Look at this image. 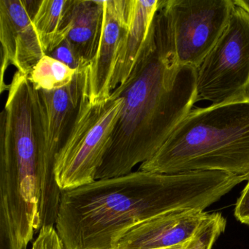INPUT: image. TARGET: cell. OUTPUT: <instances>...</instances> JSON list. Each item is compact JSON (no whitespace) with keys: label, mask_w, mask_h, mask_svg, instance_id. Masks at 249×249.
<instances>
[{"label":"cell","mask_w":249,"mask_h":249,"mask_svg":"<svg viewBox=\"0 0 249 249\" xmlns=\"http://www.w3.org/2000/svg\"><path fill=\"white\" fill-rule=\"evenodd\" d=\"M249 179L218 171H141L62 191L56 219L65 249H113L128 229L180 209L204 211Z\"/></svg>","instance_id":"cell-1"},{"label":"cell","mask_w":249,"mask_h":249,"mask_svg":"<svg viewBox=\"0 0 249 249\" xmlns=\"http://www.w3.org/2000/svg\"><path fill=\"white\" fill-rule=\"evenodd\" d=\"M197 68L179 65L165 12L159 8L151 33L126 82L124 100L96 180L132 173L151 159L197 102Z\"/></svg>","instance_id":"cell-2"},{"label":"cell","mask_w":249,"mask_h":249,"mask_svg":"<svg viewBox=\"0 0 249 249\" xmlns=\"http://www.w3.org/2000/svg\"><path fill=\"white\" fill-rule=\"evenodd\" d=\"M0 115V214L18 224L55 227L62 191L48 145L40 92L17 71Z\"/></svg>","instance_id":"cell-3"},{"label":"cell","mask_w":249,"mask_h":249,"mask_svg":"<svg viewBox=\"0 0 249 249\" xmlns=\"http://www.w3.org/2000/svg\"><path fill=\"white\" fill-rule=\"evenodd\" d=\"M139 170L249 175V97L192 109Z\"/></svg>","instance_id":"cell-4"},{"label":"cell","mask_w":249,"mask_h":249,"mask_svg":"<svg viewBox=\"0 0 249 249\" xmlns=\"http://www.w3.org/2000/svg\"><path fill=\"white\" fill-rule=\"evenodd\" d=\"M124 103L116 90L100 104H91L89 96L86 97L73 128L55 159V177L61 190L95 181Z\"/></svg>","instance_id":"cell-5"},{"label":"cell","mask_w":249,"mask_h":249,"mask_svg":"<svg viewBox=\"0 0 249 249\" xmlns=\"http://www.w3.org/2000/svg\"><path fill=\"white\" fill-rule=\"evenodd\" d=\"M196 89L213 105L249 97V14L240 7L198 68Z\"/></svg>","instance_id":"cell-6"},{"label":"cell","mask_w":249,"mask_h":249,"mask_svg":"<svg viewBox=\"0 0 249 249\" xmlns=\"http://www.w3.org/2000/svg\"><path fill=\"white\" fill-rule=\"evenodd\" d=\"M178 62L199 68L235 8L234 0H161Z\"/></svg>","instance_id":"cell-7"},{"label":"cell","mask_w":249,"mask_h":249,"mask_svg":"<svg viewBox=\"0 0 249 249\" xmlns=\"http://www.w3.org/2000/svg\"><path fill=\"white\" fill-rule=\"evenodd\" d=\"M40 1L0 0L1 93L8 89L4 74L10 65L29 75L46 55L33 23Z\"/></svg>","instance_id":"cell-8"},{"label":"cell","mask_w":249,"mask_h":249,"mask_svg":"<svg viewBox=\"0 0 249 249\" xmlns=\"http://www.w3.org/2000/svg\"><path fill=\"white\" fill-rule=\"evenodd\" d=\"M133 0H106L100 44L89 66L90 103L100 104L111 95L112 76L132 14Z\"/></svg>","instance_id":"cell-9"},{"label":"cell","mask_w":249,"mask_h":249,"mask_svg":"<svg viewBox=\"0 0 249 249\" xmlns=\"http://www.w3.org/2000/svg\"><path fill=\"white\" fill-rule=\"evenodd\" d=\"M208 213L199 209L170 211L145 220L120 234L113 249H154L189 241Z\"/></svg>","instance_id":"cell-10"},{"label":"cell","mask_w":249,"mask_h":249,"mask_svg":"<svg viewBox=\"0 0 249 249\" xmlns=\"http://www.w3.org/2000/svg\"><path fill=\"white\" fill-rule=\"evenodd\" d=\"M89 67L77 71L73 81L60 89L38 91L44 110L48 145L55 159L89 96Z\"/></svg>","instance_id":"cell-11"},{"label":"cell","mask_w":249,"mask_h":249,"mask_svg":"<svg viewBox=\"0 0 249 249\" xmlns=\"http://www.w3.org/2000/svg\"><path fill=\"white\" fill-rule=\"evenodd\" d=\"M160 0H133L129 26L112 76V92L124 84L132 73L151 33Z\"/></svg>","instance_id":"cell-12"},{"label":"cell","mask_w":249,"mask_h":249,"mask_svg":"<svg viewBox=\"0 0 249 249\" xmlns=\"http://www.w3.org/2000/svg\"><path fill=\"white\" fill-rule=\"evenodd\" d=\"M104 1L75 0L66 39L78 54L91 64L100 44Z\"/></svg>","instance_id":"cell-13"},{"label":"cell","mask_w":249,"mask_h":249,"mask_svg":"<svg viewBox=\"0 0 249 249\" xmlns=\"http://www.w3.org/2000/svg\"><path fill=\"white\" fill-rule=\"evenodd\" d=\"M75 0H40L33 25L46 54L66 39Z\"/></svg>","instance_id":"cell-14"},{"label":"cell","mask_w":249,"mask_h":249,"mask_svg":"<svg viewBox=\"0 0 249 249\" xmlns=\"http://www.w3.org/2000/svg\"><path fill=\"white\" fill-rule=\"evenodd\" d=\"M77 71L46 54L32 70L29 78L37 91H53L69 85Z\"/></svg>","instance_id":"cell-15"},{"label":"cell","mask_w":249,"mask_h":249,"mask_svg":"<svg viewBox=\"0 0 249 249\" xmlns=\"http://www.w3.org/2000/svg\"><path fill=\"white\" fill-rule=\"evenodd\" d=\"M225 218L219 213L207 214L195 235L186 243L184 249H212L226 228Z\"/></svg>","instance_id":"cell-16"},{"label":"cell","mask_w":249,"mask_h":249,"mask_svg":"<svg viewBox=\"0 0 249 249\" xmlns=\"http://www.w3.org/2000/svg\"><path fill=\"white\" fill-rule=\"evenodd\" d=\"M47 55L57 59L75 71L85 69L90 66L89 62L83 59L78 54V52L67 39Z\"/></svg>","instance_id":"cell-17"},{"label":"cell","mask_w":249,"mask_h":249,"mask_svg":"<svg viewBox=\"0 0 249 249\" xmlns=\"http://www.w3.org/2000/svg\"><path fill=\"white\" fill-rule=\"evenodd\" d=\"M32 249H65L55 227H45L39 231Z\"/></svg>","instance_id":"cell-18"},{"label":"cell","mask_w":249,"mask_h":249,"mask_svg":"<svg viewBox=\"0 0 249 249\" xmlns=\"http://www.w3.org/2000/svg\"><path fill=\"white\" fill-rule=\"evenodd\" d=\"M234 215L239 221L249 225V178L247 184L237 199Z\"/></svg>","instance_id":"cell-19"},{"label":"cell","mask_w":249,"mask_h":249,"mask_svg":"<svg viewBox=\"0 0 249 249\" xmlns=\"http://www.w3.org/2000/svg\"><path fill=\"white\" fill-rule=\"evenodd\" d=\"M234 3L249 14V0H234Z\"/></svg>","instance_id":"cell-20"},{"label":"cell","mask_w":249,"mask_h":249,"mask_svg":"<svg viewBox=\"0 0 249 249\" xmlns=\"http://www.w3.org/2000/svg\"><path fill=\"white\" fill-rule=\"evenodd\" d=\"M187 243V242H186ZM186 243L183 244H179L177 246H172V247L168 248H163V249H184L185 246H186Z\"/></svg>","instance_id":"cell-21"}]
</instances>
